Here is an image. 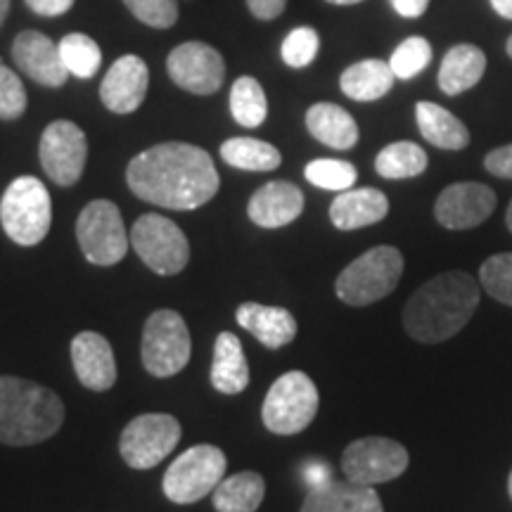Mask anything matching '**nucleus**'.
I'll use <instances>...</instances> for the list:
<instances>
[{
  "label": "nucleus",
  "mask_w": 512,
  "mask_h": 512,
  "mask_svg": "<svg viewBox=\"0 0 512 512\" xmlns=\"http://www.w3.org/2000/svg\"><path fill=\"white\" fill-rule=\"evenodd\" d=\"M166 69L178 88L195 95H214L226 79V62L219 50L200 41H188L171 50Z\"/></svg>",
  "instance_id": "obj_14"
},
{
  "label": "nucleus",
  "mask_w": 512,
  "mask_h": 512,
  "mask_svg": "<svg viewBox=\"0 0 512 512\" xmlns=\"http://www.w3.org/2000/svg\"><path fill=\"white\" fill-rule=\"evenodd\" d=\"M76 240L83 256L95 266L119 264L131 245L121 211L110 200H95L83 207L76 221Z\"/></svg>",
  "instance_id": "obj_8"
},
{
  "label": "nucleus",
  "mask_w": 512,
  "mask_h": 512,
  "mask_svg": "<svg viewBox=\"0 0 512 512\" xmlns=\"http://www.w3.org/2000/svg\"><path fill=\"white\" fill-rule=\"evenodd\" d=\"M411 456L406 446L387 437H363L351 441L342 453V472L349 482L377 486L401 477Z\"/></svg>",
  "instance_id": "obj_12"
},
{
  "label": "nucleus",
  "mask_w": 512,
  "mask_h": 512,
  "mask_svg": "<svg viewBox=\"0 0 512 512\" xmlns=\"http://www.w3.org/2000/svg\"><path fill=\"white\" fill-rule=\"evenodd\" d=\"M415 119L422 138L441 150H465L470 145V131L456 114H451L446 107L437 102H418L415 107Z\"/></svg>",
  "instance_id": "obj_26"
},
{
  "label": "nucleus",
  "mask_w": 512,
  "mask_h": 512,
  "mask_svg": "<svg viewBox=\"0 0 512 512\" xmlns=\"http://www.w3.org/2000/svg\"><path fill=\"white\" fill-rule=\"evenodd\" d=\"M10 3H12V0H0V27H3L5 17H8V12H10Z\"/></svg>",
  "instance_id": "obj_45"
},
{
  "label": "nucleus",
  "mask_w": 512,
  "mask_h": 512,
  "mask_svg": "<svg viewBox=\"0 0 512 512\" xmlns=\"http://www.w3.org/2000/svg\"><path fill=\"white\" fill-rule=\"evenodd\" d=\"M299 512H384L375 486L354 482H328L311 486Z\"/></svg>",
  "instance_id": "obj_20"
},
{
  "label": "nucleus",
  "mask_w": 512,
  "mask_h": 512,
  "mask_svg": "<svg viewBox=\"0 0 512 512\" xmlns=\"http://www.w3.org/2000/svg\"><path fill=\"white\" fill-rule=\"evenodd\" d=\"M505 226H508V230L512 233V200L508 204V211H505Z\"/></svg>",
  "instance_id": "obj_46"
},
{
  "label": "nucleus",
  "mask_w": 512,
  "mask_h": 512,
  "mask_svg": "<svg viewBox=\"0 0 512 512\" xmlns=\"http://www.w3.org/2000/svg\"><path fill=\"white\" fill-rule=\"evenodd\" d=\"M287 0H247V8L256 19H264V22H271V19L283 15Z\"/></svg>",
  "instance_id": "obj_40"
},
{
  "label": "nucleus",
  "mask_w": 512,
  "mask_h": 512,
  "mask_svg": "<svg viewBox=\"0 0 512 512\" xmlns=\"http://www.w3.org/2000/svg\"><path fill=\"white\" fill-rule=\"evenodd\" d=\"M12 60L41 86L60 88L69 79L60 55V43L50 41L41 31H22L12 43Z\"/></svg>",
  "instance_id": "obj_16"
},
{
  "label": "nucleus",
  "mask_w": 512,
  "mask_h": 512,
  "mask_svg": "<svg viewBox=\"0 0 512 512\" xmlns=\"http://www.w3.org/2000/svg\"><path fill=\"white\" fill-rule=\"evenodd\" d=\"M403 275V256L396 247L368 249L339 273L335 292L349 306H370L389 297Z\"/></svg>",
  "instance_id": "obj_4"
},
{
  "label": "nucleus",
  "mask_w": 512,
  "mask_h": 512,
  "mask_svg": "<svg viewBox=\"0 0 512 512\" xmlns=\"http://www.w3.org/2000/svg\"><path fill=\"white\" fill-rule=\"evenodd\" d=\"M320 50V36L316 29L311 27H299L287 34L283 41V48H280V55H283V62L292 69L309 67V64L316 60Z\"/></svg>",
  "instance_id": "obj_36"
},
{
  "label": "nucleus",
  "mask_w": 512,
  "mask_h": 512,
  "mask_svg": "<svg viewBox=\"0 0 512 512\" xmlns=\"http://www.w3.org/2000/svg\"><path fill=\"white\" fill-rule=\"evenodd\" d=\"M304 211V192L294 183L271 181L261 185L247 204V214L259 228L290 226Z\"/></svg>",
  "instance_id": "obj_19"
},
{
  "label": "nucleus",
  "mask_w": 512,
  "mask_h": 512,
  "mask_svg": "<svg viewBox=\"0 0 512 512\" xmlns=\"http://www.w3.org/2000/svg\"><path fill=\"white\" fill-rule=\"evenodd\" d=\"M306 181L316 188L332 190V192H344L354 188L358 171L354 164L342 162V159H316V162L306 164L304 169Z\"/></svg>",
  "instance_id": "obj_33"
},
{
  "label": "nucleus",
  "mask_w": 512,
  "mask_h": 512,
  "mask_svg": "<svg viewBox=\"0 0 512 512\" xmlns=\"http://www.w3.org/2000/svg\"><path fill=\"white\" fill-rule=\"evenodd\" d=\"M72 363L79 382L91 392H107L117 382L112 344L100 332H79L72 342Z\"/></svg>",
  "instance_id": "obj_18"
},
{
  "label": "nucleus",
  "mask_w": 512,
  "mask_h": 512,
  "mask_svg": "<svg viewBox=\"0 0 512 512\" xmlns=\"http://www.w3.org/2000/svg\"><path fill=\"white\" fill-rule=\"evenodd\" d=\"M131 247L136 249L140 261L159 275L181 273L190 261L188 238L162 214H145L133 223Z\"/></svg>",
  "instance_id": "obj_9"
},
{
  "label": "nucleus",
  "mask_w": 512,
  "mask_h": 512,
  "mask_svg": "<svg viewBox=\"0 0 512 512\" xmlns=\"http://www.w3.org/2000/svg\"><path fill=\"white\" fill-rule=\"evenodd\" d=\"M226 453L219 446L197 444L183 451L174 463L169 465L162 479L164 496L171 503L192 505L209 494L223 482L226 475Z\"/></svg>",
  "instance_id": "obj_7"
},
{
  "label": "nucleus",
  "mask_w": 512,
  "mask_h": 512,
  "mask_svg": "<svg viewBox=\"0 0 512 512\" xmlns=\"http://www.w3.org/2000/svg\"><path fill=\"white\" fill-rule=\"evenodd\" d=\"M266 482L259 472H238L214 489L216 512H256L264 503Z\"/></svg>",
  "instance_id": "obj_28"
},
{
  "label": "nucleus",
  "mask_w": 512,
  "mask_h": 512,
  "mask_svg": "<svg viewBox=\"0 0 512 512\" xmlns=\"http://www.w3.org/2000/svg\"><path fill=\"white\" fill-rule=\"evenodd\" d=\"M64 422V403L53 389L22 377L0 375V444L34 446Z\"/></svg>",
  "instance_id": "obj_3"
},
{
  "label": "nucleus",
  "mask_w": 512,
  "mask_h": 512,
  "mask_svg": "<svg viewBox=\"0 0 512 512\" xmlns=\"http://www.w3.org/2000/svg\"><path fill=\"white\" fill-rule=\"evenodd\" d=\"M126 183L140 200L164 209L192 211L219 192V171L202 147L162 143L131 159Z\"/></svg>",
  "instance_id": "obj_1"
},
{
  "label": "nucleus",
  "mask_w": 512,
  "mask_h": 512,
  "mask_svg": "<svg viewBox=\"0 0 512 512\" xmlns=\"http://www.w3.org/2000/svg\"><path fill=\"white\" fill-rule=\"evenodd\" d=\"M486 72V55L472 43H458L444 55L439 67V88L446 95H460L475 88Z\"/></svg>",
  "instance_id": "obj_24"
},
{
  "label": "nucleus",
  "mask_w": 512,
  "mask_h": 512,
  "mask_svg": "<svg viewBox=\"0 0 512 512\" xmlns=\"http://www.w3.org/2000/svg\"><path fill=\"white\" fill-rule=\"evenodd\" d=\"M505 53H508L510 60H512V34H510V38H508V43H505Z\"/></svg>",
  "instance_id": "obj_48"
},
{
  "label": "nucleus",
  "mask_w": 512,
  "mask_h": 512,
  "mask_svg": "<svg viewBox=\"0 0 512 512\" xmlns=\"http://www.w3.org/2000/svg\"><path fill=\"white\" fill-rule=\"evenodd\" d=\"M491 8L496 10L498 17L512 19V0H491Z\"/></svg>",
  "instance_id": "obj_44"
},
{
  "label": "nucleus",
  "mask_w": 512,
  "mask_h": 512,
  "mask_svg": "<svg viewBox=\"0 0 512 512\" xmlns=\"http://www.w3.org/2000/svg\"><path fill=\"white\" fill-rule=\"evenodd\" d=\"M27 5L41 17H60L74 8V0H27Z\"/></svg>",
  "instance_id": "obj_41"
},
{
  "label": "nucleus",
  "mask_w": 512,
  "mask_h": 512,
  "mask_svg": "<svg viewBox=\"0 0 512 512\" xmlns=\"http://www.w3.org/2000/svg\"><path fill=\"white\" fill-rule=\"evenodd\" d=\"M230 112H233V119L245 128H259L264 124L268 100L261 83L252 76H240L230 91Z\"/></svg>",
  "instance_id": "obj_31"
},
{
  "label": "nucleus",
  "mask_w": 512,
  "mask_h": 512,
  "mask_svg": "<svg viewBox=\"0 0 512 512\" xmlns=\"http://www.w3.org/2000/svg\"><path fill=\"white\" fill-rule=\"evenodd\" d=\"M479 283L496 302L512 306V252L489 256L479 268Z\"/></svg>",
  "instance_id": "obj_35"
},
{
  "label": "nucleus",
  "mask_w": 512,
  "mask_h": 512,
  "mask_svg": "<svg viewBox=\"0 0 512 512\" xmlns=\"http://www.w3.org/2000/svg\"><path fill=\"white\" fill-rule=\"evenodd\" d=\"M508 494H510V501H512V470H510V477H508Z\"/></svg>",
  "instance_id": "obj_49"
},
{
  "label": "nucleus",
  "mask_w": 512,
  "mask_h": 512,
  "mask_svg": "<svg viewBox=\"0 0 512 512\" xmlns=\"http://www.w3.org/2000/svg\"><path fill=\"white\" fill-rule=\"evenodd\" d=\"M306 128L318 143L332 150H351L358 143V124L344 107L318 102L306 112Z\"/></svg>",
  "instance_id": "obj_25"
},
{
  "label": "nucleus",
  "mask_w": 512,
  "mask_h": 512,
  "mask_svg": "<svg viewBox=\"0 0 512 512\" xmlns=\"http://www.w3.org/2000/svg\"><path fill=\"white\" fill-rule=\"evenodd\" d=\"M223 162L242 171H275L283 164L278 147L256 138H230L221 145Z\"/></svg>",
  "instance_id": "obj_29"
},
{
  "label": "nucleus",
  "mask_w": 512,
  "mask_h": 512,
  "mask_svg": "<svg viewBox=\"0 0 512 512\" xmlns=\"http://www.w3.org/2000/svg\"><path fill=\"white\" fill-rule=\"evenodd\" d=\"M484 166L491 176L508 178L512 181V145H503L491 150L489 155L484 157Z\"/></svg>",
  "instance_id": "obj_39"
},
{
  "label": "nucleus",
  "mask_w": 512,
  "mask_h": 512,
  "mask_svg": "<svg viewBox=\"0 0 512 512\" xmlns=\"http://www.w3.org/2000/svg\"><path fill=\"white\" fill-rule=\"evenodd\" d=\"M320 396L313 380L302 370H290L268 389L261 418L268 432L280 437L304 432L316 418Z\"/></svg>",
  "instance_id": "obj_6"
},
{
  "label": "nucleus",
  "mask_w": 512,
  "mask_h": 512,
  "mask_svg": "<svg viewBox=\"0 0 512 512\" xmlns=\"http://www.w3.org/2000/svg\"><path fill=\"white\" fill-rule=\"evenodd\" d=\"M133 17L152 29H171L178 19L176 0H124Z\"/></svg>",
  "instance_id": "obj_37"
},
{
  "label": "nucleus",
  "mask_w": 512,
  "mask_h": 512,
  "mask_svg": "<svg viewBox=\"0 0 512 512\" xmlns=\"http://www.w3.org/2000/svg\"><path fill=\"white\" fill-rule=\"evenodd\" d=\"M240 328L254 335L268 349L287 347L297 337V320L283 306H264L256 302L240 304L235 311Z\"/></svg>",
  "instance_id": "obj_22"
},
{
  "label": "nucleus",
  "mask_w": 512,
  "mask_h": 512,
  "mask_svg": "<svg viewBox=\"0 0 512 512\" xmlns=\"http://www.w3.org/2000/svg\"><path fill=\"white\" fill-rule=\"evenodd\" d=\"M496 192L484 183H453L441 190L434 216L448 230H470L494 214Z\"/></svg>",
  "instance_id": "obj_15"
},
{
  "label": "nucleus",
  "mask_w": 512,
  "mask_h": 512,
  "mask_svg": "<svg viewBox=\"0 0 512 512\" xmlns=\"http://www.w3.org/2000/svg\"><path fill=\"white\" fill-rule=\"evenodd\" d=\"M38 157H41V166L50 176V181L62 185V188H69V185L79 181L83 166H86V133L74 121L57 119L43 131Z\"/></svg>",
  "instance_id": "obj_13"
},
{
  "label": "nucleus",
  "mask_w": 512,
  "mask_h": 512,
  "mask_svg": "<svg viewBox=\"0 0 512 512\" xmlns=\"http://www.w3.org/2000/svg\"><path fill=\"white\" fill-rule=\"evenodd\" d=\"M181 422L166 413H145L124 427L119 453L133 470H150L162 463L181 441Z\"/></svg>",
  "instance_id": "obj_11"
},
{
  "label": "nucleus",
  "mask_w": 512,
  "mask_h": 512,
  "mask_svg": "<svg viewBox=\"0 0 512 512\" xmlns=\"http://www.w3.org/2000/svg\"><path fill=\"white\" fill-rule=\"evenodd\" d=\"M60 55L67 72L76 79H93L102 64V50L91 36L67 34L60 41Z\"/></svg>",
  "instance_id": "obj_32"
},
{
  "label": "nucleus",
  "mask_w": 512,
  "mask_h": 512,
  "mask_svg": "<svg viewBox=\"0 0 512 512\" xmlns=\"http://www.w3.org/2000/svg\"><path fill=\"white\" fill-rule=\"evenodd\" d=\"M211 384L221 394H242L249 384V366L245 358V349L238 335L233 332H221L216 337L214 363H211Z\"/></svg>",
  "instance_id": "obj_23"
},
{
  "label": "nucleus",
  "mask_w": 512,
  "mask_h": 512,
  "mask_svg": "<svg viewBox=\"0 0 512 512\" xmlns=\"http://www.w3.org/2000/svg\"><path fill=\"white\" fill-rule=\"evenodd\" d=\"M27 112V91L12 69L0 62V119L15 121Z\"/></svg>",
  "instance_id": "obj_38"
},
{
  "label": "nucleus",
  "mask_w": 512,
  "mask_h": 512,
  "mask_svg": "<svg viewBox=\"0 0 512 512\" xmlns=\"http://www.w3.org/2000/svg\"><path fill=\"white\" fill-rule=\"evenodd\" d=\"M394 72L384 60H361L351 64L339 76V88L351 100L373 102L392 91Z\"/></svg>",
  "instance_id": "obj_27"
},
{
  "label": "nucleus",
  "mask_w": 512,
  "mask_h": 512,
  "mask_svg": "<svg viewBox=\"0 0 512 512\" xmlns=\"http://www.w3.org/2000/svg\"><path fill=\"white\" fill-rule=\"evenodd\" d=\"M427 169V152L420 145L401 143L387 145L380 155L375 157V171L389 181H401V178H415Z\"/></svg>",
  "instance_id": "obj_30"
},
{
  "label": "nucleus",
  "mask_w": 512,
  "mask_h": 512,
  "mask_svg": "<svg viewBox=\"0 0 512 512\" xmlns=\"http://www.w3.org/2000/svg\"><path fill=\"white\" fill-rule=\"evenodd\" d=\"M389 214V200L377 188H349L332 200L330 221L337 230H358L380 223Z\"/></svg>",
  "instance_id": "obj_21"
},
{
  "label": "nucleus",
  "mask_w": 512,
  "mask_h": 512,
  "mask_svg": "<svg viewBox=\"0 0 512 512\" xmlns=\"http://www.w3.org/2000/svg\"><path fill=\"white\" fill-rule=\"evenodd\" d=\"M190 332L181 313L159 309L143 330V366L155 377H174L190 361Z\"/></svg>",
  "instance_id": "obj_10"
},
{
  "label": "nucleus",
  "mask_w": 512,
  "mask_h": 512,
  "mask_svg": "<svg viewBox=\"0 0 512 512\" xmlns=\"http://www.w3.org/2000/svg\"><path fill=\"white\" fill-rule=\"evenodd\" d=\"M332 5H356V3H363V0H328Z\"/></svg>",
  "instance_id": "obj_47"
},
{
  "label": "nucleus",
  "mask_w": 512,
  "mask_h": 512,
  "mask_svg": "<svg viewBox=\"0 0 512 512\" xmlns=\"http://www.w3.org/2000/svg\"><path fill=\"white\" fill-rule=\"evenodd\" d=\"M432 62V46L427 38L422 36H408L406 41H401L396 50L392 53V60H389V67L396 79H413L418 76L427 64Z\"/></svg>",
  "instance_id": "obj_34"
},
{
  "label": "nucleus",
  "mask_w": 512,
  "mask_h": 512,
  "mask_svg": "<svg viewBox=\"0 0 512 512\" xmlns=\"http://www.w3.org/2000/svg\"><path fill=\"white\" fill-rule=\"evenodd\" d=\"M304 477H306V482H309L311 486H318V484L328 482V479H330V472H328V467H325L323 463H316V465L306 467V470H304Z\"/></svg>",
  "instance_id": "obj_43"
},
{
  "label": "nucleus",
  "mask_w": 512,
  "mask_h": 512,
  "mask_svg": "<svg viewBox=\"0 0 512 512\" xmlns=\"http://www.w3.org/2000/svg\"><path fill=\"white\" fill-rule=\"evenodd\" d=\"M150 69L138 55H124L112 64L100 86V100L114 114H131L143 105Z\"/></svg>",
  "instance_id": "obj_17"
},
{
  "label": "nucleus",
  "mask_w": 512,
  "mask_h": 512,
  "mask_svg": "<svg viewBox=\"0 0 512 512\" xmlns=\"http://www.w3.org/2000/svg\"><path fill=\"white\" fill-rule=\"evenodd\" d=\"M477 280L465 271H446L427 280L403 306V328L420 344L456 337L479 306Z\"/></svg>",
  "instance_id": "obj_2"
},
{
  "label": "nucleus",
  "mask_w": 512,
  "mask_h": 512,
  "mask_svg": "<svg viewBox=\"0 0 512 512\" xmlns=\"http://www.w3.org/2000/svg\"><path fill=\"white\" fill-rule=\"evenodd\" d=\"M0 223L5 235L22 247H34L48 235L53 223V202L43 181L19 176L0 200Z\"/></svg>",
  "instance_id": "obj_5"
},
{
  "label": "nucleus",
  "mask_w": 512,
  "mask_h": 512,
  "mask_svg": "<svg viewBox=\"0 0 512 512\" xmlns=\"http://www.w3.org/2000/svg\"><path fill=\"white\" fill-rule=\"evenodd\" d=\"M389 3H392L396 15L406 19H418L430 8V0H389Z\"/></svg>",
  "instance_id": "obj_42"
}]
</instances>
